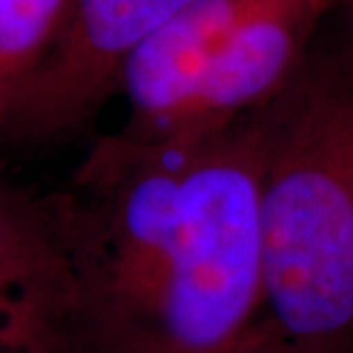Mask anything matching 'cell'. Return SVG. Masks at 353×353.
<instances>
[{
	"mask_svg": "<svg viewBox=\"0 0 353 353\" xmlns=\"http://www.w3.org/2000/svg\"><path fill=\"white\" fill-rule=\"evenodd\" d=\"M262 119L193 143L115 133L65 202L60 353H214L264 312Z\"/></svg>",
	"mask_w": 353,
	"mask_h": 353,
	"instance_id": "cell-1",
	"label": "cell"
},
{
	"mask_svg": "<svg viewBox=\"0 0 353 353\" xmlns=\"http://www.w3.org/2000/svg\"><path fill=\"white\" fill-rule=\"evenodd\" d=\"M257 110L262 314L312 353H353V88L312 44Z\"/></svg>",
	"mask_w": 353,
	"mask_h": 353,
	"instance_id": "cell-2",
	"label": "cell"
},
{
	"mask_svg": "<svg viewBox=\"0 0 353 353\" xmlns=\"http://www.w3.org/2000/svg\"><path fill=\"white\" fill-rule=\"evenodd\" d=\"M188 0H72L0 136L46 143L76 133L119 92L131 53Z\"/></svg>",
	"mask_w": 353,
	"mask_h": 353,
	"instance_id": "cell-3",
	"label": "cell"
},
{
	"mask_svg": "<svg viewBox=\"0 0 353 353\" xmlns=\"http://www.w3.org/2000/svg\"><path fill=\"white\" fill-rule=\"evenodd\" d=\"M328 7L330 0H239L221 53L172 143L214 136L278 94L307 58Z\"/></svg>",
	"mask_w": 353,
	"mask_h": 353,
	"instance_id": "cell-4",
	"label": "cell"
},
{
	"mask_svg": "<svg viewBox=\"0 0 353 353\" xmlns=\"http://www.w3.org/2000/svg\"><path fill=\"white\" fill-rule=\"evenodd\" d=\"M62 275V193L0 179V353H60Z\"/></svg>",
	"mask_w": 353,
	"mask_h": 353,
	"instance_id": "cell-5",
	"label": "cell"
},
{
	"mask_svg": "<svg viewBox=\"0 0 353 353\" xmlns=\"http://www.w3.org/2000/svg\"><path fill=\"white\" fill-rule=\"evenodd\" d=\"M239 0H188L126 60L119 92L131 117L119 133L136 143H172L228 37Z\"/></svg>",
	"mask_w": 353,
	"mask_h": 353,
	"instance_id": "cell-6",
	"label": "cell"
},
{
	"mask_svg": "<svg viewBox=\"0 0 353 353\" xmlns=\"http://www.w3.org/2000/svg\"><path fill=\"white\" fill-rule=\"evenodd\" d=\"M314 48L353 88V0H330Z\"/></svg>",
	"mask_w": 353,
	"mask_h": 353,
	"instance_id": "cell-7",
	"label": "cell"
},
{
	"mask_svg": "<svg viewBox=\"0 0 353 353\" xmlns=\"http://www.w3.org/2000/svg\"><path fill=\"white\" fill-rule=\"evenodd\" d=\"M214 353H312V351L303 349L301 344L289 340L280 328H275L262 314L234 342L225 344L223 349H218Z\"/></svg>",
	"mask_w": 353,
	"mask_h": 353,
	"instance_id": "cell-8",
	"label": "cell"
}]
</instances>
